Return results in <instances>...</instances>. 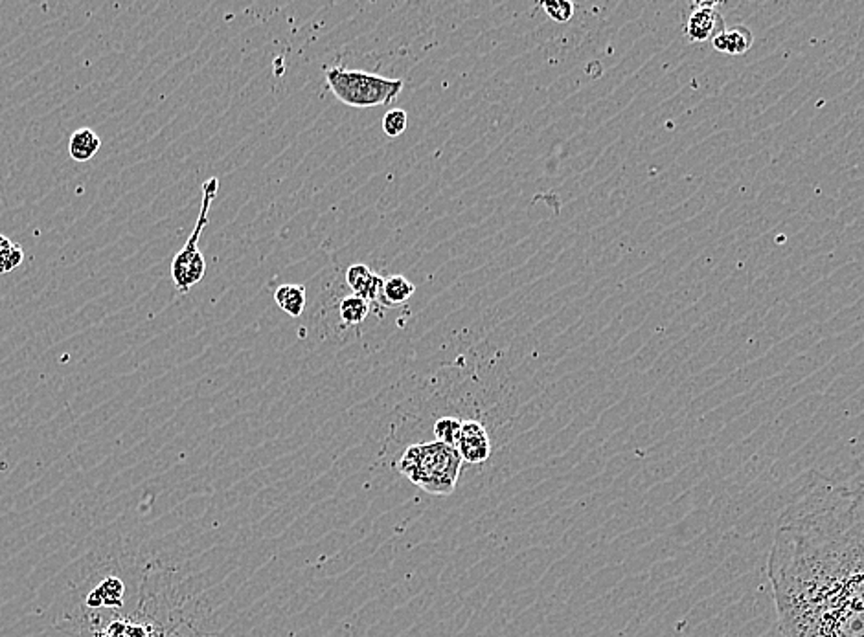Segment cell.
I'll list each match as a JSON object with an SVG mask.
<instances>
[{
    "mask_svg": "<svg viewBox=\"0 0 864 637\" xmlns=\"http://www.w3.org/2000/svg\"><path fill=\"white\" fill-rule=\"evenodd\" d=\"M462 433V419L456 417H440L435 426H432V435H435V441L445 443L449 447L458 445Z\"/></svg>",
    "mask_w": 864,
    "mask_h": 637,
    "instance_id": "13",
    "label": "cell"
},
{
    "mask_svg": "<svg viewBox=\"0 0 864 637\" xmlns=\"http://www.w3.org/2000/svg\"><path fill=\"white\" fill-rule=\"evenodd\" d=\"M416 292V285L410 284L405 275H392L383 282V298L390 305H400L412 298Z\"/></svg>",
    "mask_w": 864,
    "mask_h": 637,
    "instance_id": "11",
    "label": "cell"
},
{
    "mask_svg": "<svg viewBox=\"0 0 864 637\" xmlns=\"http://www.w3.org/2000/svg\"><path fill=\"white\" fill-rule=\"evenodd\" d=\"M346 282L356 296L363 298L365 301H374L381 294L384 280L379 274L370 270L368 265L356 263L348 268Z\"/></svg>",
    "mask_w": 864,
    "mask_h": 637,
    "instance_id": "7",
    "label": "cell"
},
{
    "mask_svg": "<svg viewBox=\"0 0 864 637\" xmlns=\"http://www.w3.org/2000/svg\"><path fill=\"white\" fill-rule=\"evenodd\" d=\"M463 463L482 465L491 456V437L486 426L477 419H463L460 441L456 445Z\"/></svg>",
    "mask_w": 864,
    "mask_h": 637,
    "instance_id": "6",
    "label": "cell"
},
{
    "mask_svg": "<svg viewBox=\"0 0 864 637\" xmlns=\"http://www.w3.org/2000/svg\"><path fill=\"white\" fill-rule=\"evenodd\" d=\"M326 82L339 101L357 109L379 107L396 101L405 85L403 79H390L344 66L328 68Z\"/></svg>",
    "mask_w": 864,
    "mask_h": 637,
    "instance_id": "3",
    "label": "cell"
},
{
    "mask_svg": "<svg viewBox=\"0 0 864 637\" xmlns=\"http://www.w3.org/2000/svg\"><path fill=\"white\" fill-rule=\"evenodd\" d=\"M719 3H693L684 17V37L690 43H704L712 39L725 28L723 17L719 13Z\"/></svg>",
    "mask_w": 864,
    "mask_h": 637,
    "instance_id": "5",
    "label": "cell"
},
{
    "mask_svg": "<svg viewBox=\"0 0 864 637\" xmlns=\"http://www.w3.org/2000/svg\"><path fill=\"white\" fill-rule=\"evenodd\" d=\"M462 465L460 452L440 441L409 445L398 459V470L407 480L432 496H451L454 493Z\"/></svg>",
    "mask_w": 864,
    "mask_h": 637,
    "instance_id": "2",
    "label": "cell"
},
{
    "mask_svg": "<svg viewBox=\"0 0 864 637\" xmlns=\"http://www.w3.org/2000/svg\"><path fill=\"white\" fill-rule=\"evenodd\" d=\"M767 573L783 637H864V484L802 489L778 516Z\"/></svg>",
    "mask_w": 864,
    "mask_h": 637,
    "instance_id": "1",
    "label": "cell"
},
{
    "mask_svg": "<svg viewBox=\"0 0 864 637\" xmlns=\"http://www.w3.org/2000/svg\"><path fill=\"white\" fill-rule=\"evenodd\" d=\"M274 301L293 318H298L305 309V287L304 285H282L274 292Z\"/></svg>",
    "mask_w": 864,
    "mask_h": 637,
    "instance_id": "10",
    "label": "cell"
},
{
    "mask_svg": "<svg viewBox=\"0 0 864 637\" xmlns=\"http://www.w3.org/2000/svg\"><path fill=\"white\" fill-rule=\"evenodd\" d=\"M409 116L403 109H392L383 118V131L390 138H398L407 131Z\"/></svg>",
    "mask_w": 864,
    "mask_h": 637,
    "instance_id": "15",
    "label": "cell"
},
{
    "mask_svg": "<svg viewBox=\"0 0 864 637\" xmlns=\"http://www.w3.org/2000/svg\"><path fill=\"white\" fill-rule=\"evenodd\" d=\"M370 312V305L368 301H365L363 298L359 296H348L340 301L339 305V314H340V320L346 324V326H359L366 320V316Z\"/></svg>",
    "mask_w": 864,
    "mask_h": 637,
    "instance_id": "12",
    "label": "cell"
},
{
    "mask_svg": "<svg viewBox=\"0 0 864 637\" xmlns=\"http://www.w3.org/2000/svg\"><path fill=\"white\" fill-rule=\"evenodd\" d=\"M101 140L93 129H77L68 142V154L75 162H89L100 151Z\"/></svg>",
    "mask_w": 864,
    "mask_h": 637,
    "instance_id": "9",
    "label": "cell"
},
{
    "mask_svg": "<svg viewBox=\"0 0 864 637\" xmlns=\"http://www.w3.org/2000/svg\"><path fill=\"white\" fill-rule=\"evenodd\" d=\"M217 188H219V180L216 177L205 182L199 219H198V223H195V228H193L191 235L188 237L186 245L173 257L172 277H173V284H175V289L179 291V294H186L193 285H198L203 280V275L207 272V261H205L198 245H199L203 230L208 226V214H210V206L214 203V198L217 196Z\"/></svg>",
    "mask_w": 864,
    "mask_h": 637,
    "instance_id": "4",
    "label": "cell"
},
{
    "mask_svg": "<svg viewBox=\"0 0 864 637\" xmlns=\"http://www.w3.org/2000/svg\"><path fill=\"white\" fill-rule=\"evenodd\" d=\"M24 261V250L15 245L6 235H0V274H8L21 266Z\"/></svg>",
    "mask_w": 864,
    "mask_h": 637,
    "instance_id": "14",
    "label": "cell"
},
{
    "mask_svg": "<svg viewBox=\"0 0 864 637\" xmlns=\"http://www.w3.org/2000/svg\"><path fill=\"white\" fill-rule=\"evenodd\" d=\"M539 8L556 22H569L574 17V4L569 0H550V3H541Z\"/></svg>",
    "mask_w": 864,
    "mask_h": 637,
    "instance_id": "16",
    "label": "cell"
},
{
    "mask_svg": "<svg viewBox=\"0 0 864 637\" xmlns=\"http://www.w3.org/2000/svg\"><path fill=\"white\" fill-rule=\"evenodd\" d=\"M710 43L716 52L728 56H743L753 48L754 35L747 26L736 24L730 28H723Z\"/></svg>",
    "mask_w": 864,
    "mask_h": 637,
    "instance_id": "8",
    "label": "cell"
}]
</instances>
